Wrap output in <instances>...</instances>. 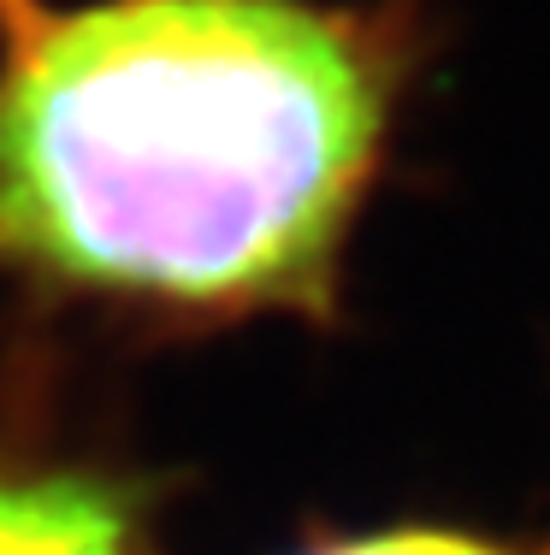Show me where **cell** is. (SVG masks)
<instances>
[{
  "label": "cell",
  "instance_id": "obj_1",
  "mask_svg": "<svg viewBox=\"0 0 550 555\" xmlns=\"http://www.w3.org/2000/svg\"><path fill=\"white\" fill-rule=\"evenodd\" d=\"M391 101L397 42L356 12H36L0 72V272L207 320H325Z\"/></svg>",
  "mask_w": 550,
  "mask_h": 555
},
{
  "label": "cell",
  "instance_id": "obj_2",
  "mask_svg": "<svg viewBox=\"0 0 550 555\" xmlns=\"http://www.w3.org/2000/svg\"><path fill=\"white\" fill-rule=\"evenodd\" d=\"M142 491L101 467L0 461V555H137Z\"/></svg>",
  "mask_w": 550,
  "mask_h": 555
},
{
  "label": "cell",
  "instance_id": "obj_3",
  "mask_svg": "<svg viewBox=\"0 0 550 555\" xmlns=\"http://www.w3.org/2000/svg\"><path fill=\"white\" fill-rule=\"evenodd\" d=\"M314 555H521L474 532H438V526H397V532L349 538V544H325Z\"/></svg>",
  "mask_w": 550,
  "mask_h": 555
},
{
  "label": "cell",
  "instance_id": "obj_4",
  "mask_svg": "<svg viewBox=\"0 0 550 555\" xmlns=\"http://www.w3.org/2000/svg\"><path fill=\"white\" fill-rule=\"evenodd\" d=\"M0 12H7V24H12V30L36 18V7H30V0H0Z\"/></svg>",
  "mask_w": 550,
  "mask_h": 555
}]
</instances>
